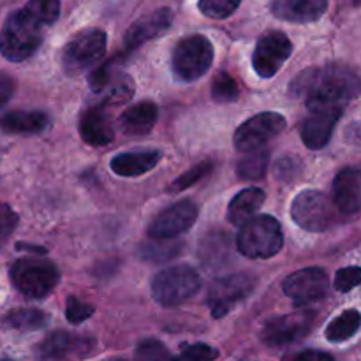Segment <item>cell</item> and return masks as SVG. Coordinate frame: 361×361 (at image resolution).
<instances>
[{
    "label": "cell",
    "mask_w": 361,
    "mask_h": 361,
    "mask_svg": "<svg viewBox=\"0 0 361 361\" xmlns=\"http://www.w3.org/2000/svg\"><path fill=\"white\" fill-rule=\"evenodd\" d=\"M60 16V0H30L11 14L0 30V53L9 62L30 59L42 44L44 30Z\"/></svg>",
    "instance_id": "6da1fadb"
},
{
    "label": "cell",
    "mask_w": 361,
    "mask_h": 361,
    "mask_svg": "<svg viewBox=\"0 0 361 361\" xmlns=\"http://www.w3.org/2000/svg\"><path fill=\"white\" fill-rule=\"evenodd\" d=\"M289 94L302 99L310 111L344 109L360 95V78L349 67H310L300 73L289 85Z\"/></svg>",
    "instance_id": "7a4b0ae2"
},
{
    "label": "cell",
    "mask_w": 361,
    "mask_h": 361,
    "mask_svg": "<svg viewBox=\"0 0 361 361\" xmlns=\"http://www.w3.org/2000/svg\"><path fill=\"white\" fill-rule=\"evenodd\" d=\"M284 245L281 222L271 215H254L240 226L236 249L249 259H270Z\"/></svg>",
    "instance_id": "3957f363"
},
{
    "label": "cell",
    "mask_w": 361,
    "mask_h": 361,
    "mask_svg": "<svg viewBox=\"0 0 361 361\" xmlns=\"http://www.w3.org/2000/svg\"><path fill=\"white\" fill-rule=\"evenodd\" d=\"M214 63V46L204 35L194 34L183 37L173 49L171 66L176 80L192 83L210 71Z\"/></svg>",
    "instance_id": "277c9868"
},
{
    "label": "cell",
    "mask_w": 361,
    "mask_h": 361,
    "mask_svg": "<svg viewBox=\"0 0 361 361\" xmlns=\"http://www.w3.org/2000/svg\"><path fill=\"white\" fill-rule=\"evenodd\" d=\"M201 288V277L187 264L166 268L159 271L152 282V295L162 307H178L192 298Z\"/></svg>",
    "instance_id": "5b68a950"
},
{
    "label": "cell",
    "mask_w": 361,
    "mask_h": 361,
    "mask_svg": "<svg viewBox=\"0 0 361 361\" xmlns=\"http://www.w3.org/2000/svg\"><path fill=\"white\" fill-rule=\"evenodd\" d=\"M14 288L27 298H44L60 281V271L51 261L23 257L11 267Z\"/></svg>",
    "instance_id": "8992f818"
},
{
    "label": "cell",
    "mask_w": 361,
    "mask_h": 361,
    "mask_svg": "<svg viewBox=\"0 0 361 361\" xmlns=\"http://www.w3.org/2000/svg\"><path fill=\"white\" fill-rule=\"evenodd\" d=\"M338 210L334 201L319 190H303L291 204V217L302 229L321 233L338 222Z\"/></svg>",
    "instance_id": "52a82bcc"
},
{
    "label": "cell",
    "mask_w": 361,
    "mask_h": 361,
    "mask_svg": "<svg viewBox=\"0 0 361 361\" xmlns=\"http://www.w3.org/2000/svg\"><path fill=\"white\" fill-rule=\"evenodd\" d=\"M256 288V277L249 274H233L221 277L210 286L207 296L208 309L215 319H221L231 312L240 302L249 298Z\"/></svg>",
    "instance_id": "ba28073f"
},
{
    "label": "cell",
    "mask_w": 361,
    "mask_h": 361,
    "mask_svg": "<svg viewBox=\"0 0 361 361\" xmlns=\"http://www.w3.org/2000/svg\"><path fill=\"white\" fill-rule=\"evenodd\" d=\"M286 118L279 113L264 111L259 115H254L252 118L245 120L242 126L236 129L233 136V143L238 152L250 154V152L263 150L267 143H270L275 136L286 129Z\"/></svg>",
    "instance_id": "9c48e42d"
},
{
    "label": "cell",
    "mask_w": 361,
    "mask_h": 361,
    "mask_svg": "<svg viewBox=\"0 0 361 361\" xmlns=\"http://www.w3.org/2000/svg\"><path fill=\"white\" fill-rule=\"evenodd\" d=\"M106 44H108V35L104 30L90 28V30L80 32L63 48V69L71 74L83 73L104 55Z\"/></svg>",
    "instance_id": "30bf717a"
},
{
    "label": "cell",
    "mask_w": 361,
    "mask_h": 361,
    "mask_svg": "<svg viewBox=\"0 0 361 361\" xmlns=\"http://www.w3.org/2000/svg\"><path fill=\"white\" fill-rule=\"evenodd\" d=\"M314 321L316 314L312 310H298V312L274 317L261 330V341L270 348L293 344L312 330Z\"/></svg>",
    "instance_id": "8fae6325"
},
{
    "label": "cell",
    "mask_w": 361,
    "mask_h": 361,
    "mask_svg": "<svg viewBox=\"0 0 361 361\" xmlns=\"http://www.w3.org/2000/svg\"><path fill=\"white\" fill-rule=\"evenodd\" d=\"M293 53V42L284 32H268L257 41L252 53V67L259 78H274Z\"/></svg>",
    "instance_id": "7c38bea8"
},
{
    "label": "cell",
    "mask_w": 361,
    "mask_h": 361,
    "mask_svg": "<svg viewBox=\"0 0 361 361\" xmlns=\"http://www.w3.org/2000/svg\"><path fill=\"white\" fill-rule=\"evenodd\" d=\"M95 342L88 337L55 331L48 335L35 349L37 361H80L87 358Z\"/></svg>",
    "instance_id": "4fadbf2b"
},
{
    "label": "cell",
    "mask_w": 361,
    "mask_h": 361,
    "mask_svg": "<svg viewBox=\"0 0 361 361\" xmlns=\"http://www.w3.org/2000/svg\"><path fill=\"white\" fill-rule=\"evenodd\" d=\"M282 289L296 307H305L326 296L330 289V279L321 268H305L289 275L282 284Z\"/></svg>",
    "instance_id": "5bb4252c"
},
{
    "label": "cell",
    "mask_w": 361,
    "mask_h": 361,
    "mask_svg": "<svg viewBox=\"0 0 361 361\" xmlns=\"http://www.w3.org/2000/svg\"><path fill=\"white\" fill-rule=\"evenodd\" d=\"M197 219V204L190 200L178 201L162 210L148 226V236L154 240H175L194 226Z\"/></svg>",
    "instance_id": "9a60e30c"
},
{
    "label": "cell",
    "mask_w": 361,
    "mask_h": 361,
    "mask_svg": "<svg viewBox=\"0 0 361 361\" xmlns=\"http://www.w3.org/2000/svg\"><path fill=\"white\" fill-rule=\"evenodd\" d=\"M331 201L338 214L356 215L361 207V173L356 168H345L331 183Z\"/></svg>",
    "instance_id": "2e32d148"
},
{
    "label": "cell",
    "mask_w": 361,
    "mask_h": 361,
    "mask_svg": "<svg viewBox=\"0 0 361 361\" xmlns=\"http://www.w3.org/2000/svg\"><path fill=\"white\" fill-rule=\"evenodd\" d=\"M341 116V109L310 111V116H307L302 126L303 145L307 148H310V150H319V148L326 147Z\"/></svg>",
    "instance_id": "e0dca14e"
},
{
    "label": "cell",
    "mask_w": 361,
    "mask_h": 361,
    "mask_svg": "<svg viewBox=\"0 0 361 361\" xmlns=\"http://www.w3.org/2000/svg\"><path fill=\"white\" fill-rule=\"evenodd\" d=\"M78 129H80L85 143L92 145V147H106V145L115 140V129H113L111 118L106 111V106L102 104L88 108L81 115Z\"/></svg>",
    "instance_id": "ac0fdd59"
},
{
    "label": "cell",
    "mask_w": 361,
    "mask_h": 361,
    "mask_svg": "<svg viewBox=\"0 0 361 361\" xmlns=\"http://www.w3.org/2000/svg\"><path fill=\"white\" fill-rule=\"evenodd\" d=\"M173 13L169 9H157L155 13L141 18L136 23L130 25V28L126 34V49L127 53L137 49L145 42L159 37L171 27Z\"/></svg>",
    "instance_id": "d6986e66"
},
{
    "label": "cell",
    "mask_w": 361,
    "mask_h": 361,
    "mask_svg": "<svg viewBox=\"0 0 361 361\" xmlns=\"http://www.w3.org/2000/svg\"><path fill=\"white\" fill-rule=\"evenodd\" d=\"M328 9V0H271L275 18L289 23H314Z\"/></svg>",
    "instance_id": "ffe728a7"
},
{
    "label": "cell",
    "mask_w": 361,
    "mask_h": 361,
    "mask_svg": "<svg viewBox=\"0 0 361 361\" xmlns=\"http://www.w3.org/2000/svg\"><path fill=\"white\" fill-rule=\"evenodd\" d=\"M161 150H136V152H123V154L115 155L111 159V169L118 176H141L145 173L152 171L155 166L161 162Z\"/></svg>",
    "instance_id": "44dd1931"
},
{
    "label": "cell",
    "mask_w": 361,
    "mask_h": 361,
    "mask_svg": "<svg viewBox=\"0 0 361 361\" xmlns=\"http://www.w3.org/2000/svg\"><path fill=\"white\" fill-rule=\"evenodd\" d=\"M49 118L42 111H7L0 116V130L14 136H32L48 129Z\"/></svg>",
    "instance_id": "7402d4cb"
},
{
    "label": "cell",
    "mask_w": 361,
    "mask_h": 361,
    "mask_svg": "<svg viewBox=\"0 0 361 361\" xmlns=\"http://www.w3.org/2000/svg\"><path fill=\"white\" fill-rule=\"evenodd\" d=\"M159 118V108L152 101H141L130 106L120 116V127L129 136H145L152 133Z\"/></svg>",
    "instance_id": "603a6c76"
},
{
    "label": "cell",
    "mask_w": 361,
    "mask_h": 361,
    "mask_svg": "<svg viewBox=\"0 0 361 361\" xmlns=\"http://www.w3.org/2000/svg\"><path fill=\"white\" fill-rule=\"evenodd\" d=\"M264 200H267V194L259 187H249V189L240 190L229 203L228 221L235 226L245 224L263 207Z\"/></svg>",
    "instance_id": "cb8c5ba5"
},
{
    "label": "cell",
    "mask_w": 361,
    "mask_h": 361,
    "mask_svg": "<svg viewBox=\"0 0 361 361\" xmlns=\"http://www.w3.org/2000/svg\"><path fill=\"white\" fill-rule=\"evenodd\" d=\"M183 250V242L178 240H147L143 245L140 247L137 256L147 263H168V261L175 259L180 256Z\"/></svg>",
    "instance_id": "d4e9b609"
},
{
    "label": "cell",
    "mask_w": 361,
    "mask_h": 361,
    "mask_svg": "<svg viewBox=\"0 0 361 361\" xmlns=\"http://www.w3.org/2000/svg\"><path fill=\"white\" fill-rule=\"evenodd\" d=\"M229 236L226 233H215V235L204 236L200 247V257L204 264L217 268L224 264L229 257Z\"/></svg>",
    "instance_id": "484cf974"
},
{
    "label": "cell",
    "mask_w": 361,
    "mask_h": 361,
    "mask_svg": "<svg viewBox=\"0 0 361 361\" xmlns=\"http://www.w3.org/2000/svg\"><path fill=\"white\" fill-rule=\"evenodd\" d=\"M361 316L356 309L345 310L341 316L335 317L326 328V338L330 342H344L355 337L360 330Z\"/></svg>",
    "instance_id": "4316f807"
},
{
    "label": "cell",
    "mask_w": 361,
    "mask_h": 361,
    "mask_svg": "<svg viewBox=\"0 0 361 361\" xmlns=\"http://www.w3.org/2000/svg\"><path fill=\"white\" fill-rule=\"evenodd\" d=\"M268 162H270V154L268 150H256L247 154L242 161L238 162V176L243 180H261L267 175Z\"/></svg>",
    "instance_id": "83f0119b"
},
{
    "label": "cell",
    "mask_w": 361,
    "mask_h": 361,
    "mask_svg": "<svg viewBox=\"0 0 361 361\" xmlns=\"http://www.w3.org/2000/svg\"><path fill=\"white\" fill-rule=\"evenodd\" d=\"M46 314L41 312L37 309H20L14 310L13 314H9L6 319V324L9 328L20 331H34L39 330L46 324Z\"/></svg>",
    "instance_id": "f1b7e54d"
},
{
    "label": "cell",
    "mask_w": 361,
    "mask_h": 361,
    "mask_svg": "<svg viewBox=\"0 0 361 361\" xmlns=\"http://www.w3.org/2000/svg\"><path fill=\"white\" fill-rule=\"evenodd\" d=\"M238 83L228 73L217 74L215 80L212 81V97H214L215 102H221V104L233 102L238 99Z\"/></svg>",
    "instance_id": "f546056e"
},
{
    "label": "cell",
    "mask_w": 361,
    "mask_h": 361,
    "mask_svg": "<svg viewBox=\"0 0 361 361\" xmlns=\"http://www.w3.org/2000/svg\"><path fill=\"white\" fill-rule=\"evenodd\" d=\"M242 0H197L201 13L212 20H226L238 9Z\"/></svg>",
    "instance_id": "4dcf8cb0"
},
{
    "label": "cell",
    "mask_w": 361,
    "mask_h": 361,
    "mask_svg": "<svg viewBox=\"0 0 361 361\" xmlns=\"http://www.w3.org/2000/svg\"><path fill=\"white\" fill-rule=\"evenodd\" d=\"M136 361H175L171 353L168 351L162 342L159 341H143L136 348Z\"/></svg>",
    "instance_id": "1f68e13d"
},
{
    "label": "cell",
    "mask_w": 361,
    "mask_h": 361,
    "mask_svg": "<svg viewBox=\"0 0 361 361\" xmlns=\"http://www.w3.org/2000/svg\"><path fill=\"white\" fill-rule=\"evenodd\" d=\"M210 171H212V162L210 161H204V162H201V164L192 166L189 171H185L182 176H178V178L173 182L171 190L189 189V187H192L194 183L200 182L201 178H204V176H207Z\"/></svg>",
    "instance_id": "d6a6232c"
},
{
    "label": "cell",
    "mask_w": 361,
    "mask_h": 361,
    "mask_svg": "<svg viewBox=\"0 0 361 361\" xmlns=\"http://www.w3.org/2000/svg\"><path fill=\"white\" fill-rule=\"evenodd\" d=\"M95 312V309L88 303L81 302L76 296H69L66 303V317L69 323L80 324L83 321H87L88 317H92V314Z\"/></svg>",
    "instance_id": "836d02e7"
},
{
    "label": "cell",
    "mask_w": 361,
    "mask_h": 361,
    "mask_svg": "<svg viewBox=\"0 0 361 361\" xmlns=\"http://www.w3.org/2000/svg\"><path fill=\"white\" fill-rule=\"evenodd\" d=\"M361 282V268L360 267H348L342 268L335 274V289L341 293H348L355 289Z\"/></svg>",
    "instance_id": "e575fe53"
},
{
    "label": "cell",
    "mask_w": 361,
    "mask_h": 361,
    "mask_svg": "<svg viewBox=\"0 0 361 361\" xmlns=\"http://www.w3.org/2000/svg\"><path fill=\"white\" fill-rule=\"evenodd\" d=\"M217 358V349L210 348V345L207 344H194L183 349L182 355H180L178 358H175V361H214Z\"/></svg>",
    "instance_id": "d590c367"
},
{
    "label": "cell",
    "mask_w": 361,
    "mask_h": 361,
    "mask_svg": "<svg viewBox=\"0 0 361 361\" xmlns=\"http://www.w3.org/2000/svg\"><path fill=\"white\" fill-rule=\"evenodd\" d=\"M18 226V215L9 204L0 203V243L6 242Z\"/></svg>",
    "instance_id": "8d00e7d4"
},
{
    "label": "cell",
    "mask_w": 361,
    "mask_h": 361,
    "mask_svg": "<svg viewBox=\"0 0 361 361\" xmlns=\"http://www.w3.org/2000/svg\"><path fill=\"white\" fill-rule=\"evenodd\" d=\"M14 90H16V83L13 78L6 73H0V109L11 101Z\"/></svg>",
    "instance_id": "74e56055"
},
{
    "label": "cell",
    "mask_w": 361,
    "mask_h": 361,
    "mask_svg": "<svg viewBox=\"0 0 361 361\" xmlns=\"http://www.w3.org/2000/svg\"><path fill=\"white\" fill-rule=\"evenodd\" d=\"M284 361H335L334 356L328 353L316 351V349H307V351L298 353V355L288 356Z\"/></svg>",
    "instance_id": "f35d334b"
},
{
    "label": "cell",
    "mask_w": 361,
    "mask_h": 361,
    "mask_svg": "<svg viewBox=\"0 0 361 361\" xmlns=\"http://www.w3.org/2000/svg\"><path fill=\"white\" fill-rule=\"evenodd\" d=\"M4 361H9V360H4Z\"/></svg>",
    "instance_id": "ab89813d"
}]
</instances>
